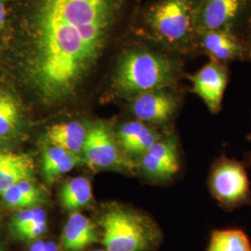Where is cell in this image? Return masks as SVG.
Segmentation results:
<instances>
[{"label": "cell", "mask_w": 251, "mask_h": 251, "mask_svg": "<svg viewBox=\"0 0 251 251\" xmlns=\"http://www.w3.org/2000/svg\"><path fill=\"white\" fill-rule=\"evenodd\" d=\"M88 131L85 126L77 121L59 123L48 129L47 140L50 145L79 155L83 151Z\"/></svg>", "instance_id": "cell-15"}, {"label": "cell", "mask_w": 251, "mask_h": 251, "mask_svg": "<svg viewBox=\"0 0 251 251\" xmlns=\"http://www.w3.org/2000/svg\"><path fill=\"white\" fill-rule=\"evenodd\" d=\"M46 241L43 240H36L33 243L29 249V251H44Z\"/></svg>", "instance_id": "cell-24"}, {"label": "cell", "mask_w": 251, "mask_h": 251, "mask_svg": "<svg viewBox=\"0 0 251 251\" xmlns=\"http://www.w3.org/2000/svg\"><path fill=\"white\" fill-rule=\"evenodd\" d=\"M196 0H154L142 9L140 20L151 36L188 52L198 46Z\"/></svg>", "instance_id": "cell-3"}, {"label": "cell", "mask_w": 251, "mask_h": 251, "mask_svg": "<svg viewBox=\"0 0 251 251\" xmlns=\"http://www.w3.org/2000/svg\"><path fill=\"white\" fill-rule=\"evenodd\" d=\"M0 251H1V250H0Z\"/></svg>", "instance_id": "cell-30"}, {"label": "cell", "mask_w": 251, "mask_h": 251, "mask_svg": "<svg viewBox=\"0 0 251 251\" xmlns=\"http://www.w3.org/2000/svg\"><path fill=\"white\" fill-rule=\"evenodd\" d=\"M133 0H18L26 85L48 107L71 100Z\"/></svg>", "instance_id": "cell-1"}, {"label": "cell", "mask_w": 251, "mask_h": 251, "mask_svg": "<svg viewBox=\"0 0 251 251\" xmlns=\"http://www.w3.org/2000/svg\"><path fill=\"white\" fill-rule=\"evenodd\" d=\"M80 157L78 154L67 152L60 147L51 145L46 148L42 155V171L46 179L52 181L76 167Z\"/></svg>", "instance_id": "cell-16"}, {"label": "cell", "mask_w": 251, "mask_h": 251, "mask_svg": "<svg viewBox=\"0 0 251 251\" xmlns=\"http://www.w3.org/2000/svg\"><path fill=\"white\" fill-rule=\"evenodd\" d=\"M21 119L18 102L11 95L0 92V138L15 132Z\"/></svg>", "instance_id": "cell-20"}, {"label": "cell", "mask_w": 251, "mask_h": 251, "mask_svg": "<svg viewBox=\"0 0 251 251\" xmlns=\"http://www.w3.org/2000/svg\"><path fill=\"white\" fill-rule=\"evenodd\" d=\"M141 170L154 180L172 179L180 169L179 145L175 137L160 138L141 155Z\"/></svg>", "instance_id": "cell-7"}, {"label": "cell", "mask_w": 251, "mask_h": 251, "mask_svg": "<svg viewBox=\"0 0 251 251\" xmlns=\"http://www.w3.org/2000/svg\"><path fill=\"white\" fill-rule=\"evenodd\" d=\"M83 154L92 169H107L120 163V154L107 127L98 124L88 131Z\"/></svg>", "instance_id": "cell-11"}, {"label": "cell", "mask_w": 251, "mask_h": 251, "mask_svg": "<svg viewBox=\"0 0 251 251\" xmlns=\"http://www.w3.org/2000/svg\"><path fill=\"white\" fill-rule=\"evenodd\" d=\"M206 251H251V241L242 229H214L209 234Z\"/></svg>", "instance_id": "cell-17"}, {"label": "cell", "mask_w": 251, "mask_h": 251, "mask_svg": "<svg viewBox=\"0 0 251 251\" xmlns=\"http://www.w3.org/2000/svg\"><path fill=\"white\" fill-rule=\"evenodd\" d=\"M160 138L154 128L138 119L126 123L118 130L120 144L126 152L132 154L142 155Z\"/></svg>", "instance_id": "cell-14"}, {"label": "cell", "mask_w": 251, "mask_h": 251, "mask_svg": "<svg viewBox=\"0 0 251 251\" xmlns=\"http://www.w3.org/2000/svg\"><path fill=\"white\" fill-rule=\"evenodd\" d=\"M92 200V187L87 178L77 177L68 180L61 190L63 207L74 211L87 206Z\"/></svg>", "instance_id": "cell-19"}, {"label": "cell", "mask_w": 251, "mask_h": 251, "mask_svg": "<svg viewBox=\"0 0 251 251\" xmlns=\"http://www.w3.org/2000/svg\"><path fill=\"white\" fill-rule=\"evenodd\" d=\"M198 46L220 63L243 61L251 57V48L231 30H212L199 34Z\"/></svg>", "instance_id": "cell-10"}, {"label": "cell", "mask_w": 251, "mask_h": 251, "mask_svg": "<svg viewBox=\"0 0 251 251\" xmlns=\"http://www.w3.org/2000/svg\"><path fill=\"white\" fill-rule=\"evenodd\" d=\"M248 140H249V141H251V134L249 135V137H248Z\"/></svg>", "instance_id": "cell-27"}, {"label": "cell", "mask_w": 251, "mask_h": 251, "mask_svg": "<svg viewBox=\"0 0 251 251\" xmlns=\"http://www.w3.org/2000/svg\"><path fill=\"white\" fill-rule=\"evenodd\" d=\"M212 198L223 209L251 207V180L242 162L222 155L213 162L207 179Z\"/></svg>", "instance_id": "cell-5"}, {"label": "cell", "mask_w": 251, "mask_h": 251, "mask_svg": "<svg viewBox=\"0 0 251 251\" xmlns=\"http://www.w3.org/2000/svg\"><path fill=\"white\" fill-rule=\"evenodd\" d=\"M47 221L45 211L40 208H25L19 211L12 220V227L16 233L27 226Z\"/></svg>", "instance_id": "cell-21"}, {"label": "cell", "mask_w": 251, "mask_h": 251, "mask_svg": "<svg viewBox=\"0 0 251 251\" xmlns=\"http://www.w3.org/2000/svg\"><path fill=\"white\" fill-rule=\"evenodd\" d=\"M0 142H1V138H0Z\"/></svg>", "instance_id": "cell-29"}, {"label": "cell", "mask_w": 251, "mask_h": 251, "mask_svg": "<svg viewBox=\"0 0 251 251\" xmlns=\"http://www.w3.org/2000/svg\"><path fill=\"white\" fill-rule=\"evenodd\" d=\"M44 251H59V247L57 246L56 243L52 242V241H47L45 242Z\"/></svg>", "instance_id": "cell-25"}, {"label": "cell", "mask_w": 251, "mask_h": 251, "mask_svg": "<svg viewBox=\"0 0 251 251\" xmlns=\"http://www.w3.org/2000/svg\"><path fill=\"white\" fill-rule=\"evenodd\" d=\"M228 80L226 65L214 59H210L198 72L190 75L192 91L204 101L212 114H218L222 109Z\"/></svg>", "instance_id": "cell-8"}, {"label": "cell", "mask_w": 251, "mask_h": 251, "mask_svg": "<svg viewBox=\"0 0 251 251\" xmlns=\"http://www.w3.org/2000/svg\"><path fill=\"white\" fill-rule=\"evenodd\" d=\"M47 230H48L47 221H43V222H38L34 225L27 226L25 229L17 232V234L20 237L27 240H34L38 238L39 236H41L43 233H45Z\"/></svg>", "instance_id": "cell-22"}, {"label": "cell", "mask_w": 251, "mask_h": 251, "mask_svg": "<svg viewBox=\"0 0 251 251\" xmlns=\"http://www.w3.org/2000/svg\"><path fill=\"white\" fill-rule=\"evenodd\" d=\"M98 237L97 228L89 218L75 212L70 216L63 229L62 245L66 251H81Z\"/></svg>", "instance_id": "cell-13"}, {"label": "cell", "mask_w": 251, "mask_h": 251, "mask_svg": "<svg viewBox=\"0 0 251 251\" xmlns=\"http://www.w3.org/2000/svg\"><path fill=\"white\" fill-rule=\"evenodd\" d=\"M34 161L23 152L0 151V196L24 179H32Z\"/></svg>", "instance_id": "cell-12"}, {"label": "cell", "mask_w": 251, "mask_h": 251, "mask_svg": "<svg viewBox=\"0 0 251 251\" xmlns=\"http://www.w3.org/2000/svg\"><path fill=\"white\" fill-rule=\"evenodd\" d=\"M106 251L105 250H95V251Z\"/></svg>", "instance_id": "cell-28"}, {"label": "cell", "mask_w": 251, "mask_h": 251, "mask_svg": "<svg viewBox=\"0 0 251 251\" xmlns=\"http://www.w3.org/2000/svg\"><path fill=\"white\" fill-rule=\"evenodd\" d=\"M180 63L167 54L147 48L128 50L118 63L114 87L123 95L136 96L172 86L180 74Z\"/></svg>", "instance_id": "cell-2"}, {"label": "cell", "mask_w": 251, "mask_h": 251, "mask_svg": "<svg viewBox=\"0 0 251 251\" xmlns=\"http://www.w3.org/2000/svg\"><path fill=\"white\" fill-rule=\"evenodd\" d=\"M250 25H251V18H250Z\"/></svg>", "instance_id": "cell-26"}, {"label": "cell", "mask_w": 251, "mask_h": 251, "mask_svg": "<svg viewBox=\"0 0 251 251\" xmlns=\"http://www.w3.org/2000/svg\"><path fill=\"white\" fill-rule=\"evenodd\" d=\"M1 197L7 206L25 209L41 201V191L32 179H24L6 190Z\"/></svg>", "instance_id": "cell-18"}, {"label": "cell", "mask_w": 251, "mask_h": 251, "mask_svg": "<svg viewBox=\"0 0 251 251\" xmlns=\"http://www.w3.org/2000/svg\"><path fill=\"white\" fill-rule=\"evenodd\" d=\"M9 0H0V31L5 27L8 17V4Z\"/></svg>", "instance_id": "cell-23"}, {"label": "cell", "mask_w": 251, "mask_h": 251, "mask_svg": "<svg viewBox=\"0 0 251 251\" xmlns=\"http://www.w3.org/2000/svg\"><path fill=\"white\" fill-rule=\"evenodd\" d=\"M195 14L198 36L212 30L235 32L251 18V0H196Z\"/></svg>", "instance_id": "cell-6"}, {"label": "cell", "mask_w": 251, "mask_h": 251, "mask_svg": "<svg viewBox=\"0 0 251 251\" xmlns=\"http://www.w3.org/2000/svg\"><path fill=\"white\" fill-rule=\"evenodd\" d=\"M169 88L150 90L134 96L131 111L135 117L144 123L168 122L179 106L178 96Z\"/></svg>", "instance_id": "cell-9"}, {"label": "cell", "mask_w": 251, "mask_h": 251, "mask_svg": "<svg viewBox=\"0 0 251 251\" xmlns=\"http://www.w3.org/2000/svg\"><path fill=\"white\" fill-rule=\"evenodd\" d=\"M102 244L106 251H151L160 233L147 217L115 208L101 218Z\"/></svg>", "instance_id": "cell-4"}]
</instances>
